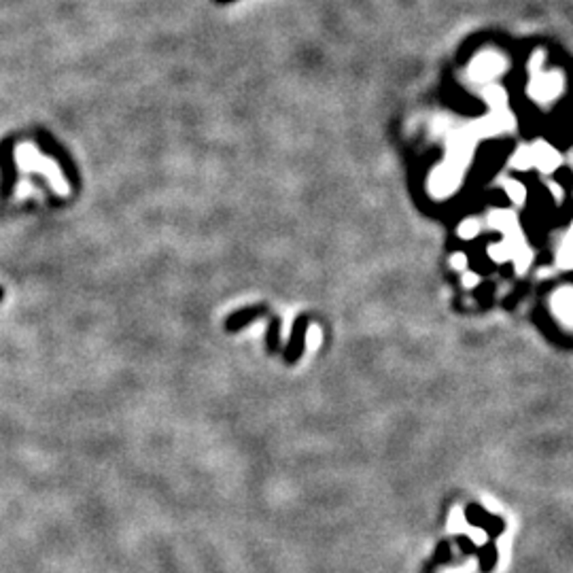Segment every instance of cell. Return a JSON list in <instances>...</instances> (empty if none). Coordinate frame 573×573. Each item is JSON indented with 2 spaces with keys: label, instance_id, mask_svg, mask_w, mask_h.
<instances>
[{
  "label": "cell",
  "instance_id": "cell-1",
  "mask_svg": "<svg viewBox=\"0 0 573 573\" xmlns=\"http://www.w3.org/2000/svg\"><path fill=\"white\" fill-rule=\"evenodd\" d=\"M533 159L540 164V168L542 170H555L557 168V164H559V155L552 151V149H548L546 144H542L535 153H533Z\"/></svg>",
  "mask_w": 573,
  "mask_h": 573
},
{
  "label": "cell",
  "instance_id": "cell-2",
  "mask_svg": "<svg viewBox=\"0 0 573 573\" xmlns=\"http://www.w3.org/2000/svg\"><path fill=\"white\" fill-rule=\"evenodd\" d=\"M506 189H508L510 198H512L516 204H523V202H525V187H523V185L514 183V181H506Z\"/></svg>",
  "mask_w": 573,
  "mask_h": 573
},
{
  "label": "cell",
  "instance_id": "cell-3",
  "mask_svg": "<svg viewBox=\"0 0 573 573\" xmlns=\"http://www.w3.org/2000/svg\"><path fill=\"white\" fill-rule=\"evenodd\" d=\"M478 232H480V225H478V221H472V219L459 227V236L461 238H474Z\"/></svg>",
  "mask_w": 573,
  "mask_h": 573
},
{
  "label": "cell",
  "instance_id": "cell-4",
  "mask_svg": "<svg viewBox=\"0 0 573 573\" xmlns=\"http://www.w3.org/2000/svg\"><path fill=\"white\" fill-rule=\"evenodd\" d=\"M453 261H455V266H457L459 270H463V268H465V257H463V255H457Z\"/></svg>",
  "mask_w": 573,
  "mask_h": 573
}]
</instances>
